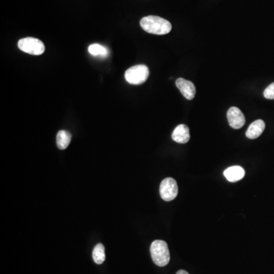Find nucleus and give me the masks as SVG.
I'll use <instances>...</instances> for the list:
<instances>
[{
  "label": "nucleus",
  "instance_id": "obj_1",
  "mask_svg": "<svg viewBox=\"0 0 274 274\" xmlns=\"http://www.w3.org/2000/svg\"><path fill=\"white\" fill-rule=\"evenodd\" d=\"M140 25L144 31L156 35L168 34L172 27L168 20L155 15H149L142 18L140 21Z\"/></svg>",
  "mask_w": 274,
  "mask_h": 274
},
{
  "label": "nucleus",
  "instance_id": "obj_2",
  "mask_svg": "<svg viewBox=\"0 0 274 274\" xmlns=\"http://www.w3.org/2000/svg\"><path fill=\"white\" fill-rule=\"evenodd\" d=\"M150 252L152 261L157 266L164 267L169 263L170 252L164 241H154L150 247Z\"/></svg>",
  "mask_w": 274,
  "mask_h": 274
},
{
  "label": "nucleus",
  "instance_id": "obj_3",
  "mask_svg": "<svg viewBox=\"0 0 274 274\" xmlns=\"http://www.w3.org/2000/svg\"><path fill=\"white\" fill-rule=\"evenodd\" d=\"M149 76V70L145 65H137L132 66L125 73V79L131 85H141Z\"/></svg>",
  "mask_w": 274,
  "mask_h": 274
},
{
  "label": "nucleus",
  "instance_id": "obj_4",
  "mask_svg": "<svg viewBox=\"0 0 274 274\" xmlns=\"http://www.w3.org/2000/svg\"><path fill=\"white\" fill-rule=\"evenodd\" d=\"M18 47L21 51L31 55H41L45 50V46L41 40L34 37H25L18 40Z\"/></svg>",
  "mask_w": 274,
  "mask_h": 274
},
{
  "label": "nucleus",
  "instance_id": "obj_5",
  "mask_svg": "<svg viewBox=\"0 0 274 274\" xmlns=\"http://www.w3.org/2000/svg\"><path fill=\"white\" fill-rule=\"evenodd\" d=\"M160 196L164 201L174 200L178 194L177 182L172 177H167L160 184Z\"/></svg>",
  "mask_w": 274,
  "mask_h": 274
},
{
  "label": "nucleus",
  "instance_id": "obj_6",
  "mask_svg": "<svg viewBox=\"0 0 274 274\" xmlns=\"http://www.w3.org/2000/svg\"><path fill=\"white\" fill-rule=\"evenodd\" d=\"M228 121L231 128L239 130L242 128L245 124V115L239 108L232 107L227 112Z\"/></svg>",
  "mask_w": 274,
  "mask_h": 274
},
{
  "label": "nucleus",
  "instance_id": "obj_7",
  "mask_svg": "<svg viewBox=\"0 0 274 274\" xmlns=\"http://www.w3.org/2000/svg\"><path fill=\"white\" fill-rule=\"evenodd\" d=\"M176 86L179 89L183 96L187 100H193L195 97L196 88L193 82L187 79L179 78L176 80Z\"/></svg>",
  "mask_w": 274,
  "mask_h": 274
},
{
  "label": "nucleus",
  "instance_id": "obj_8",
  "mask_svg": "<svg viewBox=\"0 0 274 274\" xmlns=\"http://www.w3.org/2000/svg\"><path fill=\"white\" fill-rule=\"evenodd\" d=\"M172 139L177 143L184 144L190 140V130L187 125H180L173 131Z\"/></svg>",
  "mask_w": 274,
  "mask_h": 274
},
{
  "label": "nucleus",
  "instance_id": "obj_9",
  "mask_svg": "<svg viewBox=\"0 0 274 274\" xmlns=\"http://www.w3.org/2000/svg\"><path fill=\"white\" fill-rule=\"evenodd\" d=\"M265 129V123L264 122V121L257 120L249 126V129L246 132V137L251 139H257L263 134Z\"/></svg>",
  "mask_w": 274,
  "mask_h": 274
},
{
  "label": "nucleus",
  "instance_id": "obj_10",
  "mask_svg": "<svg viewBox=\"0 0 274 274\" xmlns=\"http://www.w3.org/2000/svg\"><path fill=\"white\" fill-rule=\"evenodd\" d=\"M245 171L241 166H232L225 170L224 176L230 182H236L240 181L245 177Z\"/></svg>",
  "mask_w": 274,
  "mask_h": 274
},
{
  "label": "nucleus",
  "instance_id": "obj_11",
  "mask_svg": "<svg viewBox=\"0 0 274 274\" xmlns=\"http://www.w3.org/2000/svg\"><path fill=\"white\" fill-rule=\"evenodd\" d=\"M71 134L68 131H59L57 135V144L58 148L61 150L66 149L71 142Z\"/></svg>",
  "mask_w": 274,
  "mask_h": 274
},
{
  "label": "nucleus",
  "instance_id": "obj_12",
  "mask_svg": "<svg viewBox=\"0 0 274 274\" xmlns=\"http://www.w3.org/2000/svg\"><path fill=\"white\" fill-rule=\"evenodd\" d=\"M88 50H89V53L94 57H102V58L108 57V53H109V51L106 47L99 44H91L88 48Z\"/></svg>",
  "mask_w": 274,
  "mask_h": 274
},
{
  "label": "nucleus",
  "instance_id": "obj_13",
  "mask_svg": "<svg viewBox=\"0 0 274 274\" xmlns=\"http://www.w3.org/2000/svg\"><path fill=\"white\" fill-rule=\"evenodd\" d=\"M94 262L97 265H102L105 261V249L102 244H98L92 252Z\"/></svg>",
  "mask_w": 274,
  "mask_h": 274
},
{
  "label": "nucleus",
  "instance_id": "obj_14",
  "mask_svg": "<svg viewBox=\"0 0 274 274\" xmlns=\"http://www.w3.org/2000/svg\"><path fill=\"white\" fill-rule=\"evenodd\" d=\"M264 96L265 99H270V100H274V82L272 84L270 85L265 92H264Z\"/></svg>",
  "mask_w": 274,
  "mask_h": 274
},
{
  "label": "nucleus",
  "instance_id": "obj_15",
  "mask_svg": "<svg viewBox=\"0 0 274 274\" xmlns=\"http://www.w3.org/2000/svg\"><path fill=\"white\" fill-rule=\"evenodd\" d=\"M189 274L187 271H184V270H180V271H177V274Z\"/></svg>",
  "mask_w": 274,
  "mask_h": 274
}]
</instances>
